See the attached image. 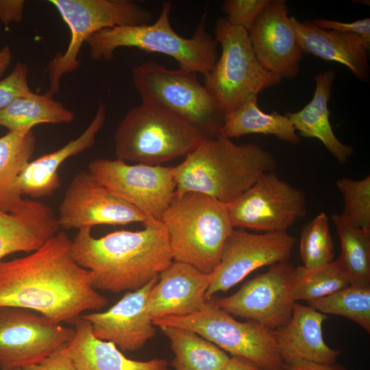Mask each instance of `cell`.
<instances>
[{
    "label": "cell",
    "mask_w": 370,
    "mask_h": 370,
    "mask_svg": "<svg viewBox=\"0 0 370 370\" xmlns=\"http://www.w3.org/2000/svg\"><path fill=\"white\" fill-rule=\"evenodd\" d=\"M75 328L26 308L0 306V369L37 363L73 337Z\"/></svg>",
    "instance_id": "13"
},
{
    "label": "cell",
    "mask_w": 370,
    "mask_h": 370,
    "mask_svg": "<svg viewBox=\"0 0 370 370\" xmlns=\"http://www.w3.org/2000/svg\"><path fill=\"white\" fill-rule=\"evenodd\" d=\"M88 171L112 194L158 220L176 190L174 166L97 158L90 162Z\"/></svg>",
    "instance_id": "12"
},
{
    "label": "cell",
    "mask_w": 370,
    "mask_h": 370,
    "mask_svg": "<svg viewBox=\"0 0 370 370\" xmlns=\"http://www.w3.org/2000/svg\"><path fill=\"white\" fill-rule=\"evenodd\" d=\"M74 113L53 97L49 90L43 94L33 91L0 110V127L8 132L32 130L40 124L69 123Z\"/></svg>",
    "instance_id": "28"
},
{
    "label": "cell",
    "mask_w": 370,
    "mask_h": 370,
    "mask_svg": "<svg viewBox=\"0 0 370 370\" xmlns=\"http://www.w3.org/2000/svg\"><path fill=\"white\" fill-rule=\"evenodd\" d=\"M66 345L56 349L41 361L23 368V370H77L66 351Z\"/></svg>",
    "instance_id": "38"
},
{
    "label": "cell",
    "mask_w": 370,
    "mask_h": 370,
    "mask_svg": "<svg viewBox=\"0 0 370 370\" xmlns=\"http://www.w3.org/2000/svg\"><path fill=\"white\" fill-rule=\"evenodd\" d=\"M332 221L341 243L336 261L352 285L370 287V231L346 224L338 214L332 216Z\"/></svg>",
    "instance_id": "30"
},
{
    "label": "cell",
    "mask_w": 370,
    "mask_h": 370,
    "mask_svg": "<svg viewBox=\"0 0 370 370\" xmlns=\"http://www.w3.org/2000/svg\"><path fill=\"white\" fill-rule=\"evenodd\" d=\"M171 3L164 1L153 23L116 26L94 34L86 42L90 58L110 60L117 49L134 47L166 55L175 60L180 68L204 75L218 59L217 42L206 29V14L191 38H184L171 26Z\"/></svg>",
    "instance_id": "4"
},
{
    "label": "cell",
    "mask_w": 370,
    "mask_h": 370,
    "mask_svg": "<svg viewBox=\"0 0 370 370\" xmlns=\"http://www.w3.org/2000/svg\"><path fill=\"white\" fill-rule=\"evenodd\" d=\"M107 304L93 287L90 271L75 260L72 240L64 232L27 256L0 260V306L26 308L56 323L75 325L82 312Z\"/></svg>",
    "instance_id": "1"
},
{
    "label": "cell",
    "mask_w": 370,
    "mask_h": 370,
    "mask_svg": "<svg viewBox=\"0 0 370 370\" xmlns=\"http://www.w3.org/2000/svg\"><path fill=\"white\" fill-rule=\"evenodd\" d=\"M139 231L120 230L95 238L91 228L72 241L76 262L90 271L92 286L111 293L138 290L158 278L173 260L165 227L148 217Z\"/></svg>",
    "instance_id": "2"
},
{
    "label": "cell",
    "mask_w": 370,
    "mask_h": 370,
    "mask_svg": "<svg viewBox=\"0 0 370 370\" xmlns=\"http://www.w3.org/2000/svg\"><path fill=\"white\" fill-rule=\"evenodd\" d=\"M74 325V336L66 349L77 370H168L165 359L126 358L113 343L97 338L90 323L82 317Z\"/></svg>",
    "instance_id": "24"
},
{
    "label": "cell",
    "mask_w": 370,
    "mask_h": 370,
    "mask_svg": "<svg viewBox=\"0 0 370 370\" xmlns=\"http://www.w3.org/2000/svg\"><path fill=\"white\" fill-rule=\"evenodd\" d=\"M159 328L171 341L175 370H223L230 360L225 351L191 330Z\"/></svg>",
    "instance_id": "29"
},
{
    "label": "cell",
    "mask_w": 370,
    "mask_h": 370,
    "mask_svg": "<svg viewBox=\"0 0 370 370\" xmlns=\"http://www.w3.org/2000/svg\"><path fill=\"white\" fill-rule=\"evenodd\" d=\"M233 227L257 232H286L306 214L302 190L273 171L262 174L245 192L226 204Z\"/></svg>",
    "instance_id": "11"
},
{
    "label": "cell",
    "mask_w": 370,
    "mask_h": 370,
    "mask_svg": "<svg viewBox=\"0 0 370 370\" xmlns=\"http://www.w3.org/2000/svg\"><path fill=\"white\" fill-rule=\"evenodd\" d=\"M284 0H269L248 31L260 64L282 79L295 78L303 51Z\"/></svg>",
    "instance_id": "17"
},
{
    "label": "cell",
    "mask_w": 370,
    "mask_h": 370,
    "mask_svg": "<svg viewBox=\"0 0 370 370\" xmlns=\"http://www.w3.org/2000/svg\"><path fill=\"white\" fill-rule=\"evenodd\" d=\"M295 241L287 232L254 234L234 228L225 241L220 262L212 273L205 299L227 291L258 268L288 261Z\"/></svg>",
    "instance_id": "15"
},
{
    "label": "cell",
    "mask_w": 370,
    "mask_h": 370,
    "mask_svg": "<svg viewBox=\"0 0 370 370\" xmlns=\"http://www.w3.org/2000/svg\"><path fill=\"white\" fill-rule=\"evenodd\" d=\"M60 228L51 207L38 200L26 199L16 212L0 210V260L12 253L36 250Z\"/></svg>",
    "instance_id": "23"
},
{
    "label": "cell",
    "mask_w": 370,
    "mask_h": 370,
    "mask_svg": "<svg viewBox=\"0 0 370 370\" xmlns=\"http://www.w3.org/2000/svg\"><path fill=\"white\" fill-rule=\"evenodd\" d=\"M197 73L171 70L154 61L132 69L134 86L142 102L159 108L199 130L206 137L220 134L224 114Z\"/></svg>",
    "instance_id": "8"
},
{
    "label": "cell",
    "mask_w": 370,
    "mask_h": 370,
    "mask_svg": "<svg viewBox=\"0 0 370 370\" xmlns=\"http://www.w3.org/2000/svg\"><path fill=\"white\" fill-rule=\"evenodd\" d=\"M214 38L220 44L221 53L204 75V86L224 115L282 81L260 64L245 28L231 25L225 16L220 17L216 21Z\"/></svg>",
    "instance_id": "7"
},
{
    "label": "cell",
    "mask_w": 370,
    "mask_h": 370,
    "mask_svg": "<svg viewBox=\"0 0 370 370\" xmlns=\"http://www.w3.org/2000/svg\"><path fill=\"white\" fill-rule=\"evenodd\" d=\"M206 136L170 113L142 102L132 108L118 125L114 136L116 158L149 165L186 156Z\"/></svg>",
    "instance_id": "6"
},
{
    "label": "cell",
    "mask_w": 370,
    "mask_h": 370,
    "mask_svg": "<svg viewBox=\"0 0 370 370\" xmlns=\"http://www.w3.org/2000/svg\"><path fill=\"white\" fill-rule=\"evenodd\" d=\"M12 60V52L9 46L0 49V77L3 75Z\"/></svg>",
    "instance_id": "42"
},
{
    "label": "cell",
    "mask_w": 370,
    "mask_h": 370,
    "mask_svg": "<svg viewBox=\"0 0 370 370\" xmlns=\"http://www.w3.org/2000/svg\"><path fill=\"white\" fill-rule=\"evenodd\" d=\"M14 370H23V369H14Z\"/></svg>",
    "instance_id": "43"
},
{
    "label": "cell",
    "mask_w": 370,
    "mask_h": 370,
    "mask_svg": "<svg viewBox=\"0 0 370 370\" xmlns=\"http://www.w3.org/2000/svg\"><path fill=\"white\" fill-rule=\"evenodd\" d=\"M336 186L342 195L343 210L338 214L346 224L370 231V176L361 180L342 177Z\"/></svg>",
    "instance_id": "34"
},
{
    "label": "cell",
    "mask_w": 370,
    "mask_h": 370,
    "mask_svg": "<svg viewBox=\"0 0 370 370\" xmlns=\"http://www.w3.org/2000/svg\"><path fill=\"white\" fill-rule=\"evenodd\" d=\"M70 32L66 50L57 53L47 65L49 91L60 90L62 78L80 66L79 54L94 34L116 26L149 23L150 11L130 0H51Z\"/></svg>",
    "instance_id": "10"
},
{
    "label": "cell",
    "mask_w": 370,
    "mask_h": 370,
    "mask_svg": "<svg viewBox=\"0 0 370 370\" xmlns=\"http://www.w3.org/2000/svg\"><path fill=\"white\" fill-rule=\"evenodd\" d=\"M25 2L23 0H0V21L4 25L23 20Z\"/></svg>",
    "instance_id": "39"
},
{
    "label": "cell",
    "mask_w": 370,
    "mask_h": 370,
    "mask_svg": "<svg viewBox=\"0 0 370 370\" xmlns=\"http://www.w3.org/2000/svg\"><path fill=\"white\" fill-rule=\"evenodd\" d=\"M27 77V65L17 62L9 75L0 80V110L15 99L32 92L29 86Z\"/></svg>",
    "instance_id": "36"
},
{
    "label": "cell",
    "mask_w": 370,
    "mask_h": 370,
    "mask_svg": "<svg viewBox=\"0 0 370 370\" xmlns=\"http://www.w3.org/2000/svg\"><path fill=\"white\" fill-rule=\"evenodd\" d=\"M269 0H225L221 10L232 25L249 31Z\"/></svg>",
    "instance_id": "35"
},
{
    "label": "cell",
    "mask_w": 370,
    "mask_h": 370,
    "mask_svg": "<svg viewBox=\"0 0 370 370\" xmlns=\"http://www.w3.org/2000/svg\"><path fill=\"white\" fill-rule=\"evenodd\" d=\"M158 327L173 326L191 330L232 356L245 358L262 370H282L274 330L253 321L241 322L206 301L199 312L186 316L153 319Z\"/></svg>",
    "instance_id": "9"
},
{
    "label": "cell",
    "mask_w": 370,
    "mask_h": 370,
    "mask_svg": "<svg viewBox=\"0 0 370 370\" xmlns=\"http://www.w3.org/2000/svg\"><path fill=\"white\" fill-rule=\"evenodd\" d=\"M106 108L101 102L85 130L61 148L31 160L23 171L18 186L22 195L38 199L52 195L61 185L58 169L68 158L90 148L106 121Z\"/></svg>",
    "instance_id": "22"
},
{
    "label": "cell",
    "mask_w": 370,
    "mask_h": 370,
    "mask_svg": "<svg viewBox=\"0 0 370 370\" xmlns=\"http://www.w3.org/2000/svg\"><path fill=\"white\" fill-rule=\"evenodd\" d=\"M314 25L327 30L352 33L362 37L370 44V18L359 19L352 23H345L325 18H314L312 21Z\"/></svg>",
    "instance_id": "37"
},
{
    "label": "cell",
    "mask_w": 370,
    "mask_h": 370,
    "mask_svg": "<svg viewBox=\"0 0 370 370\" xmlns=\"http://www.w3.org/2000/svg\"><path fill=\"white\" fill-rule=\"evenodd\" d=\"M308 304L323 314L348 319L370 333V287L350 284Z\"/></svg>",
    "instance_id": "32"
},
{
    "label": "cell",
    "mask_w": 370,
    "mask_h": 370,
    "mask_svg": "<svg viewBox=\"0 0 370 370\" xmlns=\"http://www.w3.org/2000/svg\"><path fill=\"white\" fill-rule=\"evenodd\" d=\"M350 284L348 275L336 260L312 269L299 266L294 269L291 297L295 302L299 300L310 302Z\"/></svg>",
    "instance_id": "31"
},
{
    "label": "cell",
    "mask_w": 370,
    "mask_h": 370,
    "mask_svg": "<svg viewBox=\"0 0 370 370\" xmlns=\"http://www.w3.org/2000/svg\"><path fill=\"white\" fill-rule=\"evenodd\" d=\"M160 221L173 260L206 274L214 272L234 230L226 204L199 193H175Z\"/></svg>",
    "instance_id": "5"
},
{
    "label": "cell",
    "mask_w": 370,
    "mask_h": 370,
    "mask_svg": "<svg viewBox=\"0 0 370 370\" xmlns=\"http://www.w3.org/2000/svg\"><path fill=\"white\" fill-rule=\"evenodd\" d=\"M223 370H262L254 362L241 356H232Z\"/></svg>",
    "instance_id": "41"
},
{
    "label": "cell",
    "mask_w": 370,
    "mask_h": 370,
    "mask_svg": "<svg viewBox=\"0 0 370 370\" xmlns=\"http://www.w3.org/2000/svg\"><path fill=\"white\" fill-rule=\"evenodd\" d=\"M148 218L142 211L119 198L88 171L77 173L59 206L58 217L64 230L92 228L97 225H127Z\"/></svg>",
    "instance_id": "16"
},
{
    "label": "cell",
    "mask_w": 370,
    "mask_h": 370,
    "mask_svg": "<svg viewBox=\"0 0 370 370\" xmlns=\"http://www.w3.org/2000/svg\"><path fill=\"white\" fill-rule=\"evenodd\" d=\"M158 277L142 288L127 293L106 311L82 314L81 317L90 323L97 338L112 342L125 352L141 349L156 333L148 312L147 299Z\"/></svg>",
    "instance_id": "18"
},
{
    "label": "cell",
    "mask_w": 370,
    "mask_h": 370,
    "mask_svg": "<svg viewBox=\"0 0 370 370\" xmlns=\"http://www.w3.org/2000/svg\"><path fill=\"white\" fill-rule=\"evenodd\" d=\"M147 299V310L153 319L186 316L201 310L206 303L205 293L212 280L193 267L173 260L158 277Z\"/></svg>",
    "instance_id": "19"
},
{
    "label": "cell",
    "mask_w": 370,
    "mask_h": 370,
    "mask_svg": "<svg viewBox=\"0 0 370 370\" xmlns=\"http://www.w3.org/2000/svg\"><path fill=\"white\" fill-rule=\"evenodd\" d=\"M275 167L273 155L257 144L208 136L174 166L175 193H199L228 204Z\"/></svg>",
    "instance_id": "3"
},
{
    "label": "cell",
    "mask_w": 370,
    "mask_h": 370,
    "mask_svg": "<svg viewBox=\"0 0 370 370\" xmlns=\"http://www.w3.org/2000/svg\"><path fill=\"white\" fill-rule=\"evenodd\" d=\"M290 19L304 53L342 64L358 79H369L370 44L362 37L352 33L324 29L308 21L301 23L295 16Z\"/></svg>",
    "instance_id": "21"
},
{
    "label": "cell",
    "mask_w": 370,
    "mask_h": 370,
    "mask_svg": "<svg viewBox=\"0 0 370 370\" xmlns=\"http://www.w3.org/2000/svg\"><path fill=\"white\" fill-rule=\"evenodd\" d=\"M334 78L335 73L331 69L317 73L310 101L300 110L286 115L301 136L319 139L340 164H344L353 155L354 149L338 139L330 122L328 103Z\"/></svg>",
    "instance_id": "25"
},
{
    "label": "cell",
    "mask_w": 370,
    "mask_h": 370,
    "mask_svg": "<svg viewBox=\"0 0 370 370\" xmlns=\"http://www.w3.org/2000/svg\"><path fill=\"white\" fill-rule=\"evenodd\" d=\"M282 370H347L344 366L337 364H322L307 361H295L284 363Z\"/></svg>",
    "instance_id": "40"
},
{
    "label": "cell",
    "mask_w": 370,
    "mask_h": 370,
    "mask_svg": "<svg viewBox=\"0 0 370 370\" xmlns=\"http://www.w3.org/2000/svg\"><path fill=\"white\" fill-rule=\"evenodd\" d=\"M299 253L303 266L308 269L322 267L334 260L329 218L324 212L303 226Z\"/></svg>",
    "instance_id": "33"
},
{
    "label": "cell",
    "mask_w": 370,
    "mask_h": 370,
    "mask_svg": "<svg viewBox=\"0 0 370 370\" xmlns=\"http://www.w3.org/2000/svg\"><path fill=\"white\" fill-rule=\"evenodd\" d=\"M295 267L288 261L271 265L246 282L230 296L212 299L231 315L275 330L290 320L295 301L291 297Z\"/></svg>",
    "instance_id": "14"
},
{
    "label": "cell",
    "mask_w": 370,
    "mask_h": 370,
    "mask_svg": "<svg viewBox=\"0 0 370 370\" xmlns=\"http://www.w3.org/2000/svg\"><path fill=\"white\" fill-rule=\"evenodd\" d=\"M310 306L295 302L291 317L284 326L274 330L280 355L284 363L307 361L333 364L341 349L330 347L324 341L322 325L327 319Z\"/></svg>",
    "instance_id": "20"
},
{
    "label": "cell",
    "mask_w": 370,
    "mask_h": 370,
    "mask_svg": "<svg viewBox=\"0 0 370 370\" xmlns=\"http://www.w3.org/2000/svg\"><path fill=\"white\" fill-rule=\"evenodd\" d=\"M36 143L32 130L8 132L0 137V210L3 212H18L25 204L18 180Z\"/></svg>",
    "instance_id": "26"
},
{
    "label": "cell",
    "mask_w": 370,
    "mask_h": 370,
    "mask_svg": "<svg viewBox=\"0 0 370 370\" xmlns=\"http://www.w3.org/2000/svg\"><path fill=\"white\" fill-rule=\"evenodd\" d=\"M295 131L286 114L262 111L258 104V97H254L224 115L220 134L230 139L248 134L272 135L282 141L296 145L299 143L300 137Z\"/></svg>",
    "instance_id": "27"
}]
</instances>
